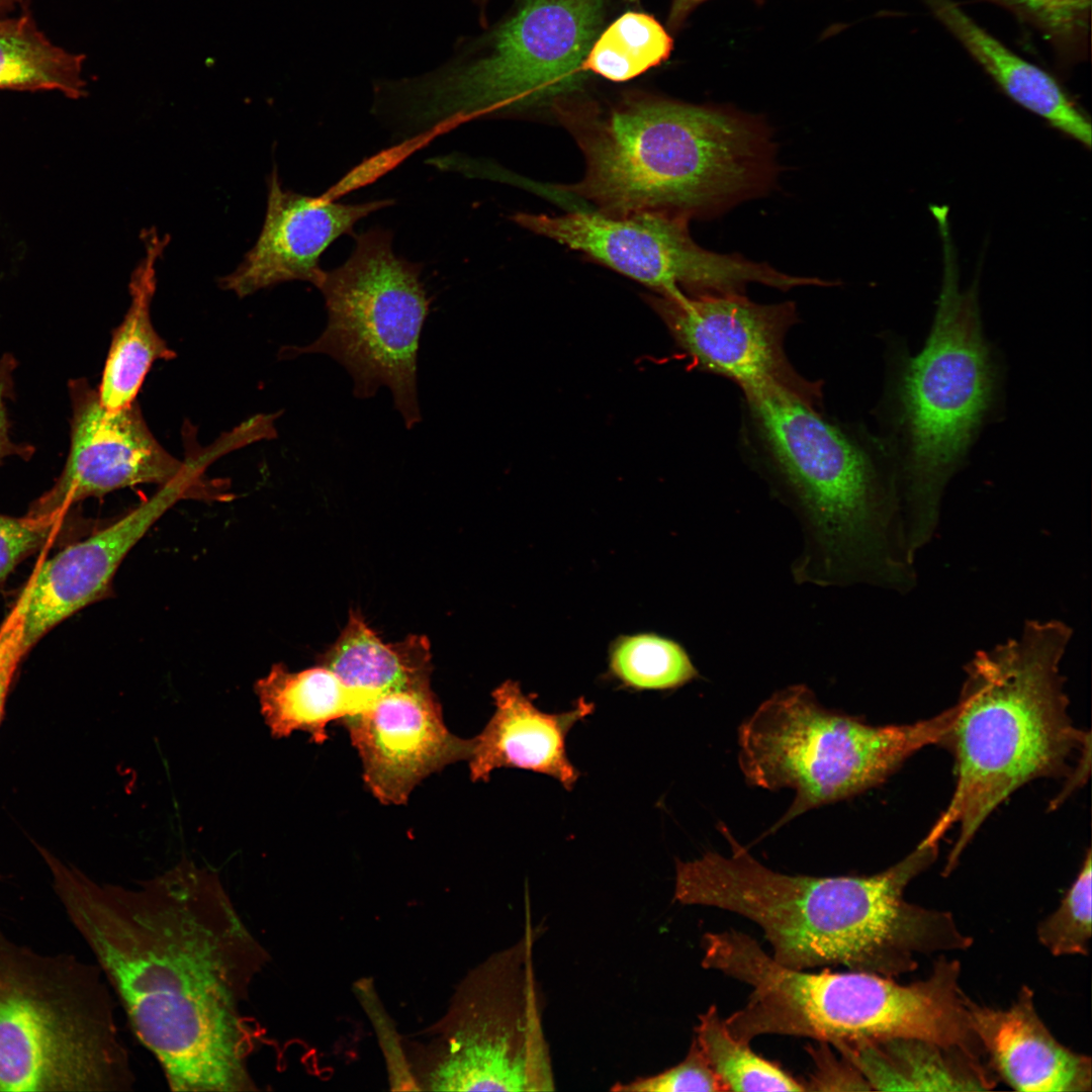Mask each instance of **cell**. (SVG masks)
I'll return each instance as SVG.
<instances>
[{
	"instance_id": "6da1fadb",
	"label": "cell",
	"mask_w": 1092,
	"mask_h": 1092,
	"mask_svg": "<svg viewBox=\"0 0 1092 1092\" xmlns=\"http://www.w3.org/2000/svg\"><path fill=\"white\" fill-rule=\"evenodd\" d=\"M67 917L170 1090H258L245 1008L269 953L218 875L182 860L133 886L40 850Z\"/></svg>"
},
{
	"instance_id": "7a4b0ae2",
	"label": "cell",
	"mask_w": 1092,
	"mask_h": 1092,
	"mask_svg": "<svg viewBox=\"0 0 1092 1092\" xmlns=\"http://www.w3.org/2000/svg\"><path fill=\"white\" fill-rule=\"evenodd\" d=\"M731 852L675 859L673 900L713 907L755 923L786 967L842 966L895 978L918 958L963 950L972 937L953 916L908 902L907 886L936 858L938 844L920 841L909 854L869 876L789 875L759 862L725 825Z\"/></svg>"
},
{
	"instance_id": "3957f363",
	"label": "cell",
	"mask_w": 1092,
	"mask_h": 1092,
	"mask_svg": "<svg viewBox=\"0 0 1092 1092\" xmlns=\"http://www.w3.org/2000/svg\"><path fill=\"white\" fill-rule=\"evenodd\" d=\"M742 391L758 467L800 528L794 581L909 590L915 559L897 464L885 440L829 420L789 391Z\"/></svg>"
},
{
	"instance_id": "277c9868",
	"label": "cell",
	"mask_w": 1092,
	"mask_h": 1092,
	"mask_svg": "<svg viewBox=\"0 0 1092 1092\" xmlns=\"http://www.w3.org/2000/svg\"><path fill=\"white\" fill-rule=\"evenodd\" d=\"M552 112L586 164L563 189L606 214L712 218L766 194L778 178L767 123L727 106L631 93L607 108L582 96Z\"/></svg>"
},
{
	"instance_id": "5b68a950",
	"label": "cell",
	"mask_w": 1092,
	"mask_h": 1092,
	"mask_svg": "<svg viewBox=\"0 0 1092 1092\" xmlns=\"http://www.w3.org/2000/svg\"><path fill=\"white\" fill-rule=\"evenodd\" d=\"M1072 635L1063 621L1030 620L1019 635L978 651L966 665L959 713L942 742L953 755L954 789L922 839L938 844L958 826L943 874L1017 789L1089 760L1090 734L1069 716L1060 668Z\"/></svg>"
},
{
	"instance_id": "8992f818",
	"label": "cell",
	"mask_w": 1092,
	"mask_h": 1092,
	"mask_svg": "<svg viewBox=\"0 0 1092 1092\" xmlns=\"http://www.w3.org/2000/svg\"><path fill=\"white\" fill-rule=\"evenodd\" d=\"M936 311L923 348L896 355L883 404V438L897 464L910 554L932 538L944 490L998 403L1002 372L987 340L978 282L962 290L949 230Z\"/></svg>"
},
{
	"instance_id": "52a82bcc",
	"label": "cell",
	"mask_w": 1092,
	"mask_h": 1092,
	"mask_svg": "<svg viewBox=\"0 0 1092 1092\" xmlns=\"http://www.w3.org/2000/svg\"><path fill=\"white\" fill-rule=\"evenodd\" d=\"M702 949L704 968L751 988L746 1004L724 1019L743 1042L766 1034L831 1045L910 1037L969 1050L975 1042L956 960L941 957L927 978L904 985L873 973L792 969L734 929L705 933Z\"/></svg>"
},
{
	"instance_id": "ba28073f",
	"label": "cell",
	"mask_w": 1092,
	"mask_h": 1092,
	"mask_svg": "<svg viewBox=\"0 0 1092 1092\" xmlns=\"http://www.w3.org/2000/svg\"><path fill=\"white\" fill-rule=\"evenodd\" d=\"M608 0H518L484 33L456 41L450 58L415 77L373 81V111L422 139L465 121L584 96V61Z\"/></svg>"
},
{
	"instance_id": "9c48e42d",
	"label": "cell",
	"mask_w": 1092,
	"mask_h": 1092,
	"mask_svg": "<svg viewBox=\"0 0 1092 1092\" xmlns=\"http://www.w3.org/2000/svg\"><path fill=\"white\" fill-rule=\"evenodd\" d=\"M98 966L0 929V1091H128L135 1082Z\"/></svg>"
},
{
	"instance_id": "30bf717a",
	"label": "cell",
	"mask_w": 1092,
	"mask_h": 1092,
	"mask_svg": "<svg viewBox=\"0 0 1092 1092\" xmlns=\"http://www.w3.org/2000/svg\"><path fill=\"white\" fill-rule=\"evenodd\" d=\"M959 706L911 724L873 726L824 707L803 684L780 689L738 727L747 785L795 797L769 829L882 784L913 753L944 741Z\"/></svg>"
},
{
	"instance_id": "8fae6325",
	"label": "cell",
	"mask_w": 1092,
	"mask_h": 1092,
	"mask_svg": "<svg viewBox=\"0 0 1092 1092\" xmlns=\"http://www.w3.org/2000/svg\"><path fill=\"white\" fill-rule=\"evenodd\" d=\"M539 932L528 918L518 941L468 972L422 1039L405 1041L421 1091L555 1089L534 966Z\"/></svg>"
},
{
	"instance_id": "7c38bea8",
	"label": "cell",
	"mask_w": 1092,
	"mask_h": 1092,
	"mask_svg": "<svg viewBox=\"0 0 1092 1092\" xmlns=\"http://www.w3.org/2000/svg\"><path fill=\"white\" fill-rule=\"evenodd\" d=\"M421 271L420 264L394 254L387 230L374 228L355 235L350 257L341 266L324 270L315 285L328 311L326 329L309 345L285 348L283 355L332 357L351 375L358 398L388 387L406 429L414 428L422 421L417 359L430 310Z\"/></svg>"
},
{
	"instance_id": "4fadbf2b",
	"label": "cell",
	"mask_w": 1092,
	"mask_h": 1092,
	"mask_svg": "<svg viewBox=\"0 0 1092 1092\" xmlns=\"http://www.w3.org/2000/svg\"><path fill=\"white\" fill-rule=\"evenodd\" d=\"M513 219L658 295L743 293L750 283L783 291L819 284L816 277L792 276L738 254L703 249L690 235V220L682 217L658 212L611 215L597 210L558 216L517 213Z\"/></svg>"
},
{
	"instance_id": "5bb4252c",
	"label": "cell",
	"mask_w": 1092,
	"mask_h": 1092,
	"mask_svg": "<svg viewBox=\"0 0 1092 1092\" xmlns=\"http://www.w3.org/2000/svg\"><path fill=\"white\" fill-rule=\"evenodd\" d=\"M649 301L677 345L702 370L742 390L774 387L820 407L821 385L789 362L785 338L798 321L795 304H760L743 293L658 295Z\"/></svg>"
},
{
	"instance_id": "9a60e30c",
	"label": "cell",
	"mask_w": 1092,
	"mask_h": 1092,
	"mask_svg": "<svg viewBox=\"0 0 1092 1092\" xmlns=\"http://www.w3.org/2000/svg\"><path fill=\"white\" fill-rule=\"evenodd\" d=\"M69 392L71 445L66 464L27 515L64 518L72 506L88 497L140 484L167 485L197 469L176 459L158 442L138 400L108 412L97 389L85 379L71 380Z\"/></svg>"
},
{
	"instance_id": "2e32d148",
	"label": "cell",
	"mask_w": 1092,
	"mask_h": 1092,
	"mask_svg": "<svg viewBox=\"0 0 1092 1092\" xmlns=\"http://www.w3.org/2000/svg\"><path fill=\"white\" fill-rule=\"evenodd\" d=\"M200 474L191 472L161 486L151 498L39 563L18 599L26 653L54 627L104 599L122 561L177 502L205 494Z\"/></svg>"
},
{
	"instance_id": "e0dca14e",
	"label": "cell",
	"mask_w": 1092,
	"mask_h": 1092,
	"mask_svg": "<svg viewBox=\"0 0 1092 1092\" xmlns=\"http://www.w3.org/2000/svg\"><path fill=\"white\" fill-rule=\"evenodd\" d=\"M342 720L367 788L385 805L405 804L423 780L469 756L470 739L448 730L430 686L378 695Z\"/></svg>"
},
{
	"instance_id": "ac0fdd59",
	"label": "cell",
	"mask_w": 1092,
	"mask_h": 1092,
	"mask_svg": "<svg viewBox=\"0 0 1092 1092\" xmlns=\"http://www.w3.org/2000/svg\"><path fill=\"white\" fill-rule=\"evenodd\" d=\"M337 198L333 188L320 196L287 190L273 169L258 239L238 267L220 278L221 288L245 297L294 280L315 286L324 271L320 266L324 252L338 238L353 235L359 220L392 203L388 199L343 203Z\"/></svg>"
},
{
	"instance_id": "d6986e66",
	"label": "cell",
	"mask_w": 1092,
	"mask_h": 1092,
	"mask_svg": "<svg viewBox=\"0 0 1092 1092\" xmlns=\"http://www.w3.org/2000/svg\"><path fill=\"white\" fill-rule=\"evenodd\" d=\"M971 1026L997 1078L1017 1091L1088 1092L1092 1063L1061 1043L1038 1015L1033 992L1023 986L1005 1009L968 999Z\"/></svg>"
},
{
	"instance_id": "ffe728a7",
	"label": "cell",
	"mask_w": 1092,
	"mask_h": 1092,
	"mask_svg": "<svg viewBox=\"0 0 1092 1092\" xmlns=\"http://www.w3.org/2000/svg\"><path fill=\"white\" fill-rule=\"evenodd\" d=\"M492 699L493 715L470 739V779L487 782L494 769L521 768L549 776L571 791L580 772L567 756L566 737L593 713L594 704L580 698L568 711L546 713L511 679L492 692Z\"/></svg>"
},
{
	"instance_id": "44dd1931",
	"label": "cell",
	"mask_w": 1092,
	"mask_h": 1092,
	"mask_svg": "<svg viewBox=\"0 0 1092 1092\" xmlns=\"http://www.w3.org/2000/svg\"><path fill=\"white\" fill-rule=\"evenodd\" d=\"M922 2L1010 99L1090 148V119L1053 76L1013 53L954 0Z\"/></svg>"
},
{
	"instance_id": "7402d4cb",
	"label": "cell",
	"mask_w": 1092,
	"mask_h": 1092,
	"mask_svg": "<svg viewBox=\"0 0 1092 1092\" xmlns=\"http://www.w3.org/2000/svg\"><path fill=\"white\" fill-rule=\"evenodd\" d=\"M862 1075L872 1090L978 1091L997 1076L982 1058L910 1037L862 1038L832 1045Z\"/></svg>"
},
{
	"instance_id": "603a6c76",
	"label": "cell",
	"mask_w": 1092,
	"mask_h": 1092,
	"mask_svg": "<svg viewBox=\"0 0 1092 1092\" xmlns=\"http://www.w3.org/2000/svg\"><path fill=\"white\" fill-rule=\"evenodd\" d=\"M145 253L129 280L130 303L121 324L113 331L97 393L108 412L129 406L151 366L157 360L176 357L154 329L151 303L157 286V263L168 243L155 229L143 234Z\"/></svg>"
},
{
	"instance_id": "cb8c5ba5",
	"label": "cell",
	"mask_w": 1092,
	"mask_h": 1092,
	"mask_svg": "<svg viewBox=\"0 0 1092 1092\" xmlns=\"http://www.w3.org/2000/svg\"><path fill=\"white\" fill-rule=\"evenodd\" d=\"M352 690L378 696L410 688L430 686V644L426 637L410 635L385 643L359 611L351 610L335 643L321 664Z\"/></svg>"
},
{
	"instance_id": "d4e9b609",
	"label": "cell",
	"mask_w": 1092,
	"mask_h": 1092,
	"mask_svg": "<svg viewBox=\"0 0 1092 1092\" xmlns=\"http://www.w3.org/2000/svg\"><path fill=\"white\" fill-rule=\"evenodd\" d=\"M255 691L273 736L286 737L300 730L315 743L328 738L329 722L343 719L376 697L348 688L323 665L290 671L283 663L273 664L256 682Z\"/></svg>"
},
{
	"instance_id": "484cf974",
	"label": "cell",
	"mask_w": 1092,
	"mask_h": 1092,
	"mask_svg": "<svg viewBox=\"0 0 1092 1092\" xmlns=\"http://www.w3.org/2000/svg\"><path fill=\"white\" fill-rule=\"evenodd\" d=\"M84 56L54 44L28 15L0 19V89L85 96Z\"/></svg>"
},
{
	"instance_id": "4316f807",
	"label": "cell",
	"mask_w": 1092,
	"mask_h": 1092,
	"mask_svg": "<svg viewBox=\"0 0 1092 1092\" xmlns=\"http://www.w3.org/2000/svg\"><path fill=\"white\" fill-rule=\"evenodd\" d=\"M673 40L652 15L627 11L601 30L584 61L587 73L625 82L666 61Z\"/></svg>"
},
{
	"instance_id": "83f0119b",
	"label": "cell",
	"mask_w": 1092,
	"mask_h": 1092,
	"mask_svg": "<svg viewBox=\"0 0 1092 1092\" xmlns=\"http://www.w3.org/2000/svg\"><path fill=\"white\" fill-rule=\"evenodd\" d=\"M694 1038L724 1091H805L801 1081L734 1037L715 1005L699 1016Z\"/></svg>"
},
{
	"instance_id": "f1b7e54d",
	"label": "cell",
	"mask_w": 1092,
	"mask_h": 1092,
	"mask_svg": "<svg viewBox=\"0 0 1092 1092\" xmlns=\"http://www.w3.org/2000/svg\"><path fill=\"white\" fill-rule=\"evenodd\" d=\"M609 674L634 691H669L699 676L686 649L653 633L621 636L609 653Z\"/></svg>"
},
{
	"instance_id": "f546056e",
	"label": "cell",
	"mask_w": 1092,
	"mask_h": 1092,
	"mask_svg": "<svg viewBox=\"0 0 1092 1092\" xmlns=\"http://www.w3.org/2000/svg\"><path fill=\"white\" fill-rule=\"evenodd\" d=\"M998 5L1034 28L1061 65L1087 59L1092 0H984Z\"/></svg>"
},
{
	"instance_id": "4dcf8cb0",
	"label": "cell",
	"mask_w": 1092,
	"mask_h": 1092,
	"mask_svg": "<svg viewBox=\"0 0 1092 1092\" xmlns=\"http://www.w3.org/2000/svg\"><path fill=\"white\" fill-rule=\"evenodd\" d=\"M1091 851L1058 908L1038 925L1039 942L1054 956L1087 954L1092 934Z\"/></svg>"
},
{
	"instance_id": "1f68e13d",
	"label": "cell",
	"mask_w": 1092,
	"mask_h": 1092,
	"mask_svg": "<svg viewBox=\"0 0 1092 1092\" xmlns=\"http://www.w3.org/2000/svg\"><path fill=\"white\" fill-rule=\"evenodd\" d=\"M353 991L373 1027L384 1060L390 1090L421 1091L407 1056L405 1040L381 1002L373 980H357Z\"/></svg>"
},
{
	"instance_id": "d6a6232c",
	"label": "cell",
	"mask_w": 1092,
	"mask_h": 1092,
	"mask_svg": "<svg viewBox=\"0 0 1092 1092\" xmlns=\"http://www.w3.org/2000/svg\"><path fill=\"white\" fill-rule=\"evenodd\" d=\"M624 1092H723L724 1088L694 1038L681 1062L655 1075L616 1083Z\"/></svg>"
},
{
	"instance_id": "836d02e7",
	"label": "cell",
	"mask_w": 1092,
	"mask_h": 1092,
	"mask_svg": "<svg viewBox=\"0 0 1092 1092\" xmlns=\"http://www.w3.org/2000/svg\"><path fill=\"white\" fill-rule=\"evenodd\" d=\"M64 518H36L27 514L24 517H11L0 514V583L21 561L55 539Z\"/></svg>"
},
{
	"instance_id": "e575fe53",
	"label": "cell",
	"mask_w": 1092,
	"mask_h": 1092,
	"mask_svg": "<svg viewBox=\"0 0 1092 1092\" xmlns=\"http://www.w3.org/2000/svg\"><path fill=\"white\" fill-rule=\"evenodd\" d=\"M807 1052L812 1058L813 1071L802 1082L805 1091H869V1083L858 1070L839 1053L832 1052L831 1044L818 1041L808 1045Z\"/></svg>"
},
{
	"instance_id": "d590c367",
	"label": "cell",
	"mask_w": 1092,
	"mask_h": 1092,
	"mask_svg": "<svg viewBox=\"0 0 1092 1092\" xmlns=\"http://www.w3.org/2000/svg\"><path fill=\"white\" fill-rule=\"evenodd\" d=\"M22 619V607L17 599L0 625V720L16 669L26 655Z\"/></svg>"
},
{
	"instance_id": "8d00e7d4",
	"label": "cell",
	"mask_w": 1092,
	"mask_h": 1092,
	"mask_svg": "<svg viewBox=\"0 0 1092 1092\" xmlns=\"http://www.w3.org/2000/svg\"><path fill=\"white\" fill-rule=\"evenodd\" d=\"M16 361L10 355H5L0 360V461L9 456L29 457L32 448L27 445L15 444L9 435V422L6 412V400L13 394V371Z\"/></svg>"
},
{
	"instance_id": "74e56055",
	"label": "cell",
	"mask_w": 1092,
	"mask_h": 1092,
	"mask_svg": "<svg viewBox=\"0 0 1092 1092\" xmlns=\"http://www.w3.org/2000/svg\"><path fill=\"white\" fill-rule=\"evenodd\" d=\"M706 1L708 0H671L668 14V26L673 29H679L692 11Z\"/></svg>"
},
{
	"instance_id": "f35d334b",
	"label": "cell",
	"mask_w": 1092,
	"mask_h": 1092,
	"mask_svg": "<svg viewBox=\"0 0 1092 1092\" xmlns=\"http://www.w3.org/2000/svg\"><path fill=\"white\" fill-rule=\"evenodd\" d=\"M471 1L473 2V4L479 10V19H480L481 24H483V25L486 24L487 23L486 9H487L488 2L490 0H471Z\"/></svg>"
},
{
	"instance_id": "ab89813d",
	"label": "cell",
	"mask_w": 1092,
	"mask_h": 1092,
	"mask_svg": "<svg viewBox=\"0 0 1092 1092\" xmlns=\"http://www.w3.org/2000/svg\"><path fill=\"white\" fill-rule=\"evenodd\" d=\"M21 0H0V12L6 11L9 8L14 7Z\"/></svg>"
}]
</instances>
